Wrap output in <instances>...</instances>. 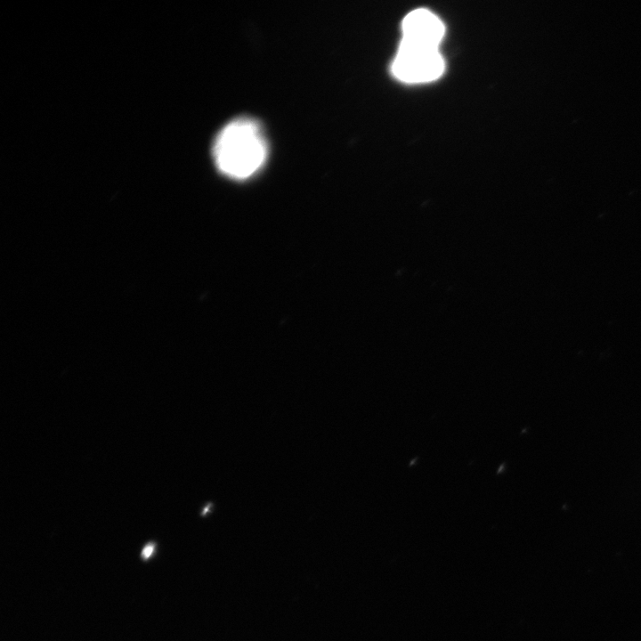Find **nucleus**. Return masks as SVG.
Masks as SVG:
<instances>
[{
  "label": "nucleus",
  "instance_id": "nucleus-1",
  "mask_svg": "<svg viewBox=\"0 0 641 641\" xmlns=\"http://www.w3.org/2000/svg\"><path fill=\"white\" fill-rule=\"evenodd\" d=\"M212 151L219 171L231 178L245 179L264 164L268 149L261 126L250 118H239L221 129Z\"/></svg>",
  "mask_w": 641,
  "mask_h": 641
},
{
  "label": "nucleus",
  "instance_id": "nucleus-2",
  "mask_svg": "<svg viewBox=\"0 0 641 641\" xmlns=\"http://www.w3.org/2000/svg\"><path fill=\"white\" fill-rule=\"evenodd\" d=\"M444 61L439 50L412 45L401 41L393 61V74L406 83H426L443 72Z\"/></svg>",
  "mask_w": 641,
  "mask_h": 641
},
{
  "label": "nucleus",
  "instance_id": "nucleus-3",
  "mask_svg": "<svg viewBox=\"0 0 641 641\" xmlns=\"http://www.w3.org/2000/svg\"><path fill=\"white\" fill-rule=\"evenodd\" d=\"M402 42L428 48H436L444 35L442 20L426 9H416L402 20Z\"/></svg>",
  "mask_w": 641,
  "mask_h": 641
},
{
  "label": "nucleus",
  "instance_id": "nucleus-4",
  "mask_svg": "<svg viewBox=\"0 0 641 641\" xmlns=\"http://www.w3.org/2000/svg\"><path fill=\"white\" fill-rule=\"evenodd\" d=\"M154 548H155V544H154L153 542L148 543V544L144 547V548H143V550H142V559H144V560L148 559V558L151 556V554L153 553Z\"/></svg>",
  "mask_w": 641,
  "mask_h": 641
}]
</instances>
